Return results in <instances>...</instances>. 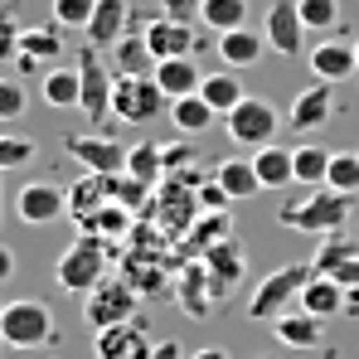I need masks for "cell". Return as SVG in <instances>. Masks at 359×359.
Listing matches in <instances>:
<instances>
[{
  "instance_id": "cell-1",
  "label": "cell",
  "mask_w": 359,
  "mask_h": 359,
  "mask_svg": "<svg viewBox=\"0 0 359 359\" xmlns=\"http://www.w3.org/2000/svg\"><path fill=\"white\" fill-rule=\"evenodd\" d=\"M350 219H355V194H340L330 184H316L311 194H297L277 209V224L292 233H306V238H330Z\"/></svg>"
},
{
  "instance_id": "cell-2",
  "label": "cell",
  "mask_w": 359,
  "mask_h": 359,
  "mask_svg": "<svg viewBox=\"0 0 359 359\" xmlns=\"http://www.w3.org/2000/svg\"><path fill=\"white\" fill-rule=\"evenodd\" d=\"M311 277H316V262H282L277 272H267L252 287V297H248V320H267L272 325L277 316L297 311V301H301Z\"/></svg>"
},
{
  "instance_id": "cell-3",
  "label": "cell",
  "mask_w": 359,
  "mask_h": 359,
  "mask_svg": "<svg viewBox=\"0 0 359 359\" xmlns=\"http://www.w3.org/2000/svg\"><path fill=\"white\" fill-rule=\"evenodd\" d=\"M59 340V325H54V311L39 297H20L5 301L0 311V345L5 350H44Z\"/></svg>"
},
{
  "instance_id": "cell-4",
  "label": "cell",
  "mask_w": 359,
  "mask_h": 359,
  "mask_svg": "<svg viewBox=\"0 0 359 359\" xmlns=\"http://www.w3.org/2000/svg\"><path fill=\"white\" fill-rule=\"evenodd\" d=\"M141 316V292L126 282V277H102L88 297H83V325L97 335V330H112V325H126Z\"/></svg>"
},
{
  "instance_id": "cell-5",
  "label": "cell",
  "mask_w": 359,
  "mask_h": 359,
  "mask_svg": "<svg viewBox=\"0 0 359 359\" xmlns=\"http://www.w3.org/2000/svg\"><path fill=\"white\" fill-rule=\"evenodd\" d=\"M102 277H107V248L93 233H78L68 243V252H59V262H54V282L73 297H88Z\"/></svg>"
},
{
  "instance_id": "cell-6",
  "label": "cell",
  "mask_w": 359,
  "mask_h": 359,
  "mask_svg": "<svg viewBox=\"0 0 359 359\" xmlns=\"http://www.w3.org/2000/svg\"><path fill=\"white\" fill-rule=\"evenodd\" d=\"M165 112H170V97L161 93V83L151 73H117V88H112V117L117 121L146 126Z\"/></svg>"
},
{
  "instance_id": "cell-7",
  "label": "cell",
  "mask_w": 359,
  "mask_h": 359,
  "mask_svg": "<svg viewBox=\"0 0 359 359\" xmlns=\"http://www.w3.org/2000/svg\"><path fill=\"white\" fill-rule=\"evenodd\" d=\"M282 121H287V117H282L267 97H243L238 107L224 117V131H229V141H233V146L262 151V146H272V141H277Z\"/></svg>"
},
{
  "instance_id": "cell-8",
  "label": "cell",
  "mask_w": 359,
  "mask_h": 359,
  "mask_svg": "<svg viewBox=\"0 0 359 359\" xmlns=\"http://www.w3.org/2000/svg\"><path fill=\"white\" fill-rule=\"evenodd\" d=\"M151 219L165 238H184L199 219V189L184 184V180H165L156 184V199H151Z\"/></svg>"
},
{
  "instance_id": "cell-9",
  "label": "cell",
  "mask_w": 359,
  "mask_h": 359,
  "mask_svg": "<svg viewBox=\"0 0 359 359\" xmlns=\"http://www.w3.org/2000/svg\"><path fill=\"white\" fill-rule=\"evenodd\" d=\"M78 78H83V97H78V112L93 121H107L112 117V88H117V73H107L102 63H97V49L88 44L83 54H78Z\"/></svg>"
},
{
  "instance_id": "cell-10",
  "label": "cell",
  "mask_w": 359,
  "mask_h": 359,
  "mask_svg": "<svg viewBox=\"0 0 359 359\" xmlns=\"http://www.w3.org/2000/svg\"><path fill=\"white\" fill-rule=\"evenodd\" d=\"M68 214V189H59L54 180H29L20 184L15 194V219L29 224V229H44V224H59Z\"/></svg>"
},
{
  "instance_id": "cell-11",
  "label": "cell",
  "mask_w": 359,
  "mask_h": 359,
  "mask_svg": "<svg viewBox=\"0 0 359 359\" xmlns=\"http://www.w3.org/2000/svg\"><path fill=\"white\" fill-rule=\"evenodd\" d=\"M306 20H301L297 0H272L267 5V15H262V39H267V49L272 54H282V59H297L301 49H306Z\"/></svg>"
},
{
  "instance_id": "cell-12",
  "label": "cell",
  "mask_w": 359,
  "mask_h": 359,
  "mask_svg": "<svg viewBox=\"0 0 359 359\" xmlns=\"http://www.w3.org/2000/svg\"><path fill=\"white\" fill-rule=\"evenodd\" d=\"M151 350H156V340H151V320L146 316L93 335V359H151Z\"/></svg>"
},
{
  "instance_id": "cell-13",
  "label": "cell",
  "mask_w": 359,
  "mask_h": 359,
  "mask_svg": "<svg viewBox=\"0 0 359 359\" xmlns=\"http://www.w3.org/2000/svg\"><path fill=\"white\" fill-rule=\"evenodd\" d=\"M340 112V97H335V83H311L301 97H292V112H287V126L301 131V136H311V131H320V126H330Z\"/></svg>"
},
{
  "instance_id": "cell-14",
  "label": "cell",
  "mask_w": 359,
  "mask_h": 359,
  "mask_svg": "<svg viewBox=\"0 0 359 359\" xmlns=\"http://www.w3.org/2000/svg\"><path fill=\"white\" fill-rule=\"evenodd\" d=\"M63 151L88 170V175H121L126 170V146L112 136H68Z\"/></svg>"
},
{
  "instance_id": "cell-15",
  "label": "cell",
  "mask_w": 359,
  "mask_h": 359,
  "mask_svg": "<svg viewBox=\"0 0 359 359\" xmlns=\"http://www.w3.org/2000/svg\"><path fill=\"white\" fill-rule=\"evenodd\" d=\"M141 39H146V49H151V59H184V54H194L199 49V39H194V25H180L170 15H156V20H146L141 25Z\"/></svg>"
},
{
  "instance_id": "cell-16",
  "label": "cell",
  "mask_w": 359,
  "mask_h": 359,
  "mask_svg": "<svg viewBox=\"0 0 359 359\" xmlns=\"http://www.w3.org/2000/svg\"><path fill=\"white\" fill-rule=\"evenodd\" d=\"M63 59V39H59V25H29L20 34V73H49L54 63Z\"/></svg>"
},
{
  "instance_id": "cell-17",
  "label": "cell",
  "mask_w": 359,
  "mask_h": 359,
  "mask_svg": "<svg viewBox=\"0 0 359 359\" xmlns=\"http://www.w3.org/2000/svg\"><path fill=\"white\" fill-rule=\"evenodd\" d=\"M88 44L102 54V49H112L117 39L131 34V0H97V10H93V20H88Z\"/></svg>"
},
{
  "instance_id": "cell-18",
  "label": "cell",
  "mask_w": 359,
  "mask_h": 359,
  "mask_svg": "<svg viewBox=\"0 0 359 359\" xmlns=\"http://www.w3.org/2000/svg\"><path fill=\"white\" fill-rule=\"evenodd\" d=\"M311 73L320 78V83H345V78H355L359 73V59H355V44H345V39H320L311 54Z\"/></svg>"
},
{
  "instance_id": "cell-19",
  "label": "cell",
  "mask_w": 359,
  "mask_h": 359,
  "mask_svg": "<svg viewBox=\"0 0 359 359\" xmlns=\"http://www.w3.org/2000/svg\"><path fill=\"white\" fill-rule=\"evenodd\" d=\"M175 297L184 306V316L189 320H209V311H214V282H209V267L204 262H189L184 272L175 277Z\"/></svg>"
},
{
  "instance_id": "cell-20",
  "label": "cell",
  "mask_w": 359,
  "mask_h": 359,
  "mask_svg": "<svg viewBox=\"0 0 359 359\" xmlns=\"http://www.w3.org/2000/svg\"><path fill=\"white\" fill-rule=\"evenodd\" d=\"M272 335H277L287 350H320V340H325V320L297 306V311H287V316L272 320Z\"/></svg>"
},
{
  "instance_id": "cell-21",
  "label": "cell",
  "mask_w": 359,
  "mask_h": 359,
  "mask_svg": "<svg viewBox=\"0 0 359 359\" xmlns=\"http://www.w3.org/2000/svg\"><path fill=\"white\" fill-rule=\"evenodd\" d=\"M199 262L209 267V282H214V297H219V301L238 287V277H243V248L233 238H219L204 257H199Z\"/></svg>"
},
{
  "instance_id": "cell-22",
  "label": "cell",
  "mask_w": 359,
  "mask_h": 359,
  "mask_svg": "<svg viewBox=\"0 0 359 359\" xmlns=\"http://www.w3.org/2000/svg\"><path fill=\"white\" fill-rule=\"evenodd\" d=\"M151 78L161 83V93L175 102V97H189V93H199V83H204V68L194 63V54H184V59H161L151 68Z\"/></svg>"
},
{
  "instance_id": "cell-23",
  "label": "cell",
  "mask_w": 359,
  "mask_h": 359,
  "mask_svg": "<svg viewBox=\"0 0 359 359\" xmlns=\"http://www.w3.org/2000/svg\"><path fill=\"white\" fill-rule=\"evenodd\" d=\"M214 44H219V59H224V68H238V73H243V68H252V63L267 54L262 29H248V25H243V29H229V34H219Z\"/></svg>"
},
{
  "instance_id": "cell-24",
  "label": "cell",
  "mask_w": 359,
  "mask_h": 359,
  "mask_svg": "<svg viewBox=\"0 0 359 359\" xmlns=\"http://www.w3.org/2000/svg\"><path fill=\"white\" fill-rule=\"evenodd\" d=\"M214 180H219V189H224L233 204L257 199V194H262V180H257V170H252V161H243V156L219 161V165H214Z\"/></svg>"
},
{
  "instance_id": "cell-25",
  "label": "cell",
  "mask_w": 359,
  "mask_h": 359,
  "mask_svg": "<svg viewBox=\"0 0 359 359\" xmlns=\"http://www.w3.org/2000/svg\"><path fill=\"white\" fill-rule=\"evenodd\" d=\"M345 287L335 282V277H325V272H316L311 282H306V292H301V311H311V316H320V320H330V316H340L345 311Z\"/></svg>"
},
{
  "instance_id": "cell-26",
  "label": "cell",
  "mask_w": 359,
  "mask_h": 359,
  "mask_svg": "<svg viewBox=\"0 0 359 359\" xmlns=\"http://www.w3.org/2000/svg\"><path fill=\"white\" fill-rule=\"evenodd\" d=\"M199 97L219 112V117H229L233 107H238L243 97V78H238V68H219V73H204V83H199Z\"/></svg>"
},
{
  "instance_id": "cell-27",
  "label": "cell",
  "mask_w": 359,
  "mask_h": 359,
  "mask_svg": "<svg viewBox=\"0 0 359 359\" xmlns=\"http://www.w3.org/2000/svg\"><path fill=\"white\" fill-rule=\"evenodd\" d=\"M83 233H93V238H107V243H121L136 233V209H126L117 199H107L88 224H83Z\"/></svg>"
},
{
  "instance_id": "cell-28",
  "label": "cell",
  "mask_w": 359,
  "mask_h": 359,
  "mask_svg": "<svg viewBox=\"0 0 359 359\" xmlns=\"http://www.w3.org/2000/svg\"><path fill=\"white\" fill-rule=\"evenodd\" d=\"M107 199H112V194H107V175H83L78 184H68V219L83 229Z\"/></svg>"
},
{
  "instance_id": "cell-29",
  "label": "cell",
  "mask_w": 359,
  "mask_h": 359,
  "mask_svg": "<svg viewBox=\"0 0 359 359\" xmlns=\"http://www.w3.org/2000/svg\"><path fill=\"white\" fill-rule=\"evenodd\" d=\"M252 170L262 180V189H287L297 170H292V146H262V151H252Z\"/></svg>"
},
{
  "instance_id": "cell-30",
  "label": "cell",
  "mask_w": 359,
  "mask_h": 359,
  "mask_svg": "<svg viewBox=\"0 0 359 359\" xmlns=\"http://www.w3.org/2000/svg\"><path fill=\"white\" fill-rule=\"evenodd\" d=\"M330 146H316V141H301V146H292V170H297V184H306V189H316V184H325V175H330Z\"/></svg>"
},
{
  "instance_id": "cell-31",
  "label": "cell",
  "mask_w": 359,
  "mask_h": 359,
  "mask_svg": "<svg viewBox=\"0 0 359 359\" xmlns=\"http://www.w3.org/2000/svg\"><path fill=\"white\" fill-rule=\"evenodd\" d=\"M39 93H44V102L49 107H78V97H83V78H78V63L73 68H63L54 63L44 78H39Z\"/></svg>"
},
{
  "instance_id": "cell-32",
  "label": "cell",
  "mask_w": 359,
  "mask_h": 359,
  "mask_svg": "<svg viewBox=\"0 0 359 359\" xmlns=\"http://www.w3.org/2000/svg\"><path fill=\"white\" fill-rule=\"evenodd\" d=\"M214 117H219V112H214L199 93H189V97H175V102H170V121H175L180 136H204V131L214 126Z\"/></svg>"
},
{
  "instance_id": "cell-33",
  "label": "cell",
  "mask_w": 359,
  "mask_h": 359,
  "mask_svg": "<svg viewBox=\"0 0 359 359\" xmlns=\"http://www.w3.org/2000/svg\"><path fill=\"white\" fill-rule=\"evenodd\" d=\"M199 25L214 29V34H229L248 25V0H204L199 5Z\"/></svg>"
},
{
  "instance_id": "cell-34",
  "label": "cell",
  "mask_w": 359,
  "mask_h": 359,
  "mask_svg": "<svg viewBox=\"0 0 359 359\" xmlns=\"http://www.w3.org/2000/svg\"><path fill=\"white\" fill-rule=\"evenodd\" d=\"M126 175L141 180V184H161V175H165V161H161V146L156 141H141V146H126Z\"/></svg>"
},
{
  "instance_id": "cell-35",
  "label": "cell",
  "mask_w": 359,
  "mask_h": 359,
  "mask_svg": "<svg viewBox=\"0 0 359 359\" xmlns=\"http://www.w3.org/2000/svg\"><path fill=\"white\" fill-rule=\"evenodd\" d=\"M229 233H233V224H229V214H214V209H204V214L194 219V229H189V238H184V248L204 257V252H209L214 243H219V238H229Z\"/></svg>"
},
{
  "instance_id": "cell-36",
  "label": "cell",
  "mask_w": 359,
  "mask_h": 359,
  "mask_svg": "<svg viewBox=\"0 0 359 359\" xmlns=\"http://www.w3.org/2000/svg\"><path fill=\"white\" fill-rule=\"evenodd\" d=\"M107 54H112V63H117V73H151V68H156V59H151V49H146V39H141V34L117 39Z\"/></svg>"
},
{
  "instance_id": "cell-37",
  "label": "cell",
  "mask_w": 359,
  "mask_h": 359,
  "mask_svg": "<svg viewBox=\"0 0 359 359\" xmlns=\"http://www.w3.org/2000/svg\"><path fill=\"white\" fill-rule=\"evenodd\" d=\"M297 10H301V20H306L311 34H335L340 20H345L340 0H297Z\"/></svg>"
},
{
  "instance_id": "cell-38",
  "label": "cell",
  "mask_w": 359,
  "mask_h": 359,
  "mask_svg": "<svg viewBox=\"0 0 359 359\" xmlns=\"http://www.w3.org/2000/svg\"><path fill=\"white\" fill-rule=\"evenodd\" d=\"M330 189H340V194H355L359 189V151H335L330 156V175H325Z\"/></svg>"
},
{
  "instance_id": "cell-39",
  "label": "cell",
  "mask_w": 359,
  "mask_h": 359,
  "mask_svg": "<svg viewBox=\"0 0 359 359\" xmlns=\"http://www.w3.org/2000/svg\"><path fill=\"white\" fill-rule=\"evenodd\" d=\"M359 252V238H340V233H330V238H320V252L311 257L316 262V272H335L345 257H355Z\"/></svg>"
},
{
  "instance_id": "cell-40",
  "label": "cell",
  "mask_w": 359,
  "mask_h": 359,
  "mask_svg": "<svg viewBox=\"0 0 359 359\" xmlns=\"http://www.w3.org/2000/svg\"><path fill=\"white\" fill-rule=\"evenodd\" d=\"M29 112V93L20 78H0V121H20Z\"/></svg>"
},
{
  "instance_id": "cell-41",
  "label": "cell",
  "mask_w": 359,
  "mask_h": 359,
  "mask_svg": "<svg viewBox=\"0 0 359 359\" xmlns=\"http://www.w3.org/2000/svg\"><path fill=\"white\" fill-rule=\"evenodd\" d=\"M97 0H54V25L59 29H88Z\"/></svg>"
},
{
  "instance_id": "cell-42",
  "label": "cell",
  "mask_w": 359,
  "mask_h": 359,
  "mask_svg": "<svg viewBox=\"0 0 359 359\" xmlns=\"http://www.w3.org/2000/svg\"><path fill=\"white\" fill-rule=\"evenodd\" d=\"M126 282H131V287H136L141 297H146V292H161V287H165V277H161V267H156V262H151L146 252L126 262Z\"/></svg>"
},
{
  "instance_id": "cell-43",
  "label": "cell",
  "mask_w": 359,
  "mask_h": 359,
  "mask_svg": "<svg viewBox=\"0 0 359 359\" xmlns=\"http://www.w3.org/2000/svg\"><path fill=\"white\" fill-rule=\"evenodd\" d=\"M34 161V141L29 136H0V175L5 170H20Z\"/></svg>"
},
{
  "instance_id": "cell-44",
  "label": "cell",
  "mask_w": 359,
  "mask_h": 359,
  "mask_svg": "<svg viewBox=\"0 0 359 359\" xmlns=\"http://www.w3.org/2000/svg\"><path fill=\"white\" fill-rule=\"evenodd\" d=\"M20 25H15V15H5L0 10V63H10V59H20Z\"/></svg>"
},
{
  "instance_id": "cell-45",
  "label": "cell",
  "mask_w": 359,
  "mask_h": 359,
  "mask_svg": "<svg viewBox=\"0 0 359 359\" xmlns=\"http://www.w3.org/2000/svg\"><path fill=\"white\" fill-rule=\"evenodd\" d=\"M229 204H233V199H229V194L219 189V180H214V175H209L204 184H199V209H214V214H229Z\"/></svg>"
},
{
  "instance_id": "cell-46",
  "label": "cell",
  "mask_w": 359,
  "mask_h": 359,
  "mask_svg": "<svg viewBox=\"0 0 359 359\" xmlns=\"http://www.w3.org/2000/svg\"><path fill=\"white\" fill-rule=\"evenodd\" d=\"M161 161H165V175H180V170L194 161V151H189L184 141H170V146H161Z\"/></svg>"
},
{
  "instance_id": "cell-47",
  "label": "cell",
  "mask_w": 359,
  "mask_h": 359,
  "mask_svg": "<svg viewBox=\"0 0 359 359\" xmlns=\"http://www.w3.org/2000/svg\"><path fill=\"white\" fill-rule=\"evenodd\" d=\"M199 5H204V0H161V15H170L180 25H194V20H199Z\"/></svg>"
},
{
  "instance_id": "cell-48",
  "label": "cell",
  "mask_w": 359,
  "mask_h": 359,
  "mask_svg": "<svg viewBox=\"0 0 359 359\" xmlns=\"http://www.w3.org/2000/svg\"><path fill=\"white\" fill-rule=\"evenodd\" d=\"M325 277H335L340 287H359V252H355V257H345V262H340L335 272H325Z\"/></svg>"
},
{
  "instance_id": "cell-49",
  "label": "cell",
  "mask_w": 359,
  "mask_h": 359,
  "mask_svg": "<svg viewBox=\"0 0 359 359\" xmlns=\"http://www.w3.org/2000/svg\"><path fill=\"white\" fill-rule=\"evenodd\" d=\"M151 359H184V345H180V340H156Z\"/></svg>"
},
{
  "instance_id": "cell-50",
  "label": "cell",
  "mask_w": 359,
  "mask_h": 359,
  "mask_svg": "<svg viewBox=\"0 0 359 359\" xmlns=\"http://www.w3.org/2000/svg\"><path fill=\"white\" fill-rule=\"evenodd\" d=\"M10 277H15V252L0 248V282H10Z\"/></svg>"
},
{
  "instance_id": "cell-51",
  "label": "cell",
  "mask_w": 359,
  "mask_h": 359,
  "mask_svg": "<svg viewBox=\"0 0 359 359\" xmlns=\"http://www.w3.org/2000/svg\"><path fill=\"white\" fill-rule=\"evenodd\" d=\"M189 359H229V350H219V345H209V350H194Z\"/></svg>"
},
{
  "instance_id": "cell-52",
  "label": "cell",
  "mask_w": 359,
  "mask_h": 359,
  "mask_svg": "<svg viewBox=\"0 0 359 359\" xmlns=\"http://www.w3.org/2000/svg\"><path fill=\"white\" fill-rule=\"evenodd\" d=\"M355 59H359V39H355Z\"/></svg>"
},
{
  "instance_id": "cell-53",
  "label": "cell",
  "mask_w": 359,
  "mask_h": 359,
  "mask_svg": "<svg viewBox=\"0 0 359 359\" xmlns=\"http://www.w3.org/2000/svg\"><path fill=\"white\" fill-rule=\"evenodd\" d=\"M0 10H5V0H0Z\"/></svg>"
},
{
  "instance_id": "cell-54",
  "label": "cell",
  "mask_w": 359,
  "mask_h": 359,
  "mask_svg": "<svg viewBox=\"0 0 359 359\" xmlns=\"http://www.w3.org/2000/svg\"><path fill=\"white\" fill-rule=\"evenodd\" d=\"M0 311H5V301H0Z\"/></svg>"
}]
</instances>
